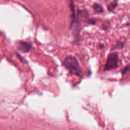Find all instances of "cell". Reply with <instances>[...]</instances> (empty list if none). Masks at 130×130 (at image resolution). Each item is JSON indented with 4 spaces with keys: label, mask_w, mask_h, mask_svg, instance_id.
<instances>
[{
    "label": "cell",
    "mask_w": 130,
    "mask_h": 130,
    "mask_svg": "<svg viewBox=\"0 0 130 130\" xmlns=\"http://www.w3.org/2000/svg\"><path fill=\"white\" fill-rule=\"evenodd\" d=\"M62 65L66 67L67 70H69V72L71 74L75 75L76 76L82 75V69L78 63V61L75 57L72 56H66L62 62Z\"/></svg>",
    "instance_id": "6da1fadb"
},
{
    "label": "cell",
    "mask_w": 130,
    "mask_h": 130,
    "mask_svg": "<svg viewBox=\"0 0 130 130\" xmlns=\"http://www.w3.org/2000/svg\"><path fill=\"white\" fill-rule=\"evenodd\" d=\"M118 61H119V56L117 53H110L107 57V60L104 66V70L110 71V70L116 69L118 67Z\"/></svg>",
    "instance_id": "7a4b0ae2"
},
{
    "label": "cell",
    "mask_w": 130,
    "mask_h": 130,
    "mask_svg": "<svg viewBox=\"0 0 130 130\" xmlns=\"http://www.w3.org/2000/svg\"><path fill=\"white\" fill-rule=\"evenodd\" d=\"M17 47L20 51L23 53H27L33 49V44L26 41H20L18 43Z\"/></svg>",
    "instance_id": "3957f363"
},
{
    "label": "cell",
    "mask_w": 130,
    "mask_h": 130,
    "mask_svg": "<svg viewBox=\"0 0 130 130\" xmlns=\"http://www.w3.org/2000/svg\"><path fill=\"white\" fill-rule=\"evenodd\" d=\"M92 8L94 9V11H95V13H102V12H104V8H103V7L100 5V4H98V3H94L93 5H92Z\"/></svg>",
    "instance_id": "277c9868"
},
{
    "label": "cell",
    "mask_w": 130,
    "mask_h": 130,
    "mask_svg": "<svg viewBox=\"0 0 130 130\" xmlns=\"http://www.w3.org/2000/svg\"><path fill=\"white\" fill-rule=\"evenodd\" d=\"M118 3H117V0H114L113 2H112L109 5H108V10L110 11H113L115 10V8L117 7Z\"/></svg>",
    "instance_id": "5b68a950"
},
{
    "label": "cell",
    "mask_w": 130,
    "mask_h": 130,
    "mask_svg": "<svg viewBox=\"0 0 130 130\" xmlns=\"http://www.w3.org/2000/svg\"><path fill=\"white\" fill-rule=\"evenodd\" d=\"M124 45H125V43H123V42H119V43H117V45L115 46L114 48H120V49H122V48L123 47Z\"/></svg>",
    "instance_id": "8992f818"
},
{
    "label": "cell",
    "mask_w": 130,
    "mask_h": 130,
    "mask_svg": "<svg viewBox=\"0 0 130 130\" xmlns=\"http://www.w3.org/2000/svg\"><path fill=\"white\" fill-rule=\"evenodd\" d=\"M87 22H88V24H95L97 21H96L94 19L91 18V19H88V20H87Z\"/></svg>",
    "instance_id": "52a82bcc"
},
{
    "label": "cell",
    "mask_w": 130,
    "mask_h": 130,
    "mask_svg": "<svg viewBox=\"0 0 130 130\" xmlns=\"http://www.w3.org/2000/svg\"><path fill=\"white\" fill-rule=\"evenodd\" d=\"M128 71H129V66H126V68L123 70V75H125Z\"/></svg>",
    "instance_id": "ba28073f"
},
{
    "label": "cell",
    "mask_w": 130,
    "mask_h": 130,
    "mask_svg": "<svg viewBox=\"0 0 130 130\" xmlns=\"http://www.w3.org/2000/svg\"><path fill=\"white\" fill-rule=\"evenodd\" d=\"M104 47V46L103 45V44H101V45H99V48H101V49H103Z\"/></svg>",
    "instance_id": "9c48e42d"
}]
</instances>
